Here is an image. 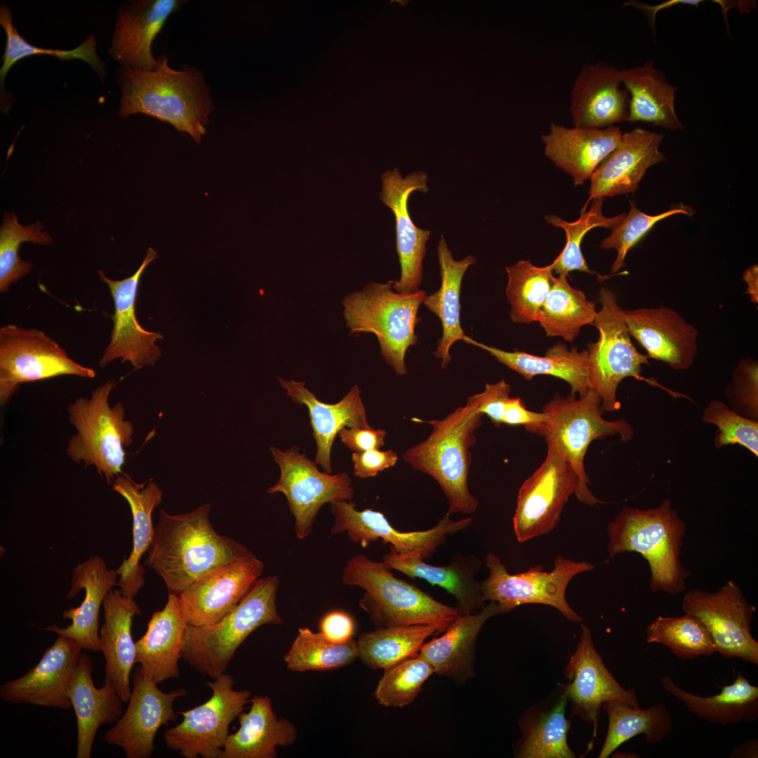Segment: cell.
<instances>
[{"instance_id":"cell-63","label":"cell","mask_w":758,"mask_h":758,"mask_svg":"<svg viewBox=\"0 0 758 758\" xmlns=\"http://www.w3.org/2000/svg\"><path fill=\"white\" fill-rule=\"evenodd\" d=\"M731 758H757L758 740L749 739L737 746L730 754Z\"/></svg>"},{"instance_id":"cell-9","label":"cell","mask_w":758,"mask_h":758,"mask_svg":"<svg viewBox=\"0 0 758 758\" xmlns=\"http://www.w3.org/2000/svg\"><path fill=\"white\" fill-rule=\"evenodd\" d=\"M547 418L538 433L547 447L552 448L572 466L579 479L575 494L578 500L589 506L602 503L590 491L584 458L591 442L610 435L619 434L623 441L632 439L634 431L625 420L609 421L602 416L604 409L598 394L588 390L578 399L571 394L557 397L545 405Z\"/></svg>"},{"instance_id":"cell-29","label":"cell","mask_w":758,"mask_h":758,"mask_svg":"<svg viewBox=\"0 0 758 758\" xmlns=\"http://www.w3.org/2000/svg\"><path fill=\"white\" fill-rule=\"evenodd\" d=\"M102 606L104 623L100 631L99 646L105 660V683L112 684L123 702L131 695V672L135 664V642L131 634L133 618L141 615L133 597L111 589Z\"/></svg>"},{"instance_id":"cell-62","label":"cell","mask_w":758,"mask_h":758,"mask_svg":"<svg viewBox=\"0 0 758 758\" xmlns=\"http://www.w3.org/2000/svg\"><path fill=\"white\" fill-rule=\"evenodd\" d=\"M743 280L747 284V293L752 302H758V267L753 265L745 270Z\"/></svg>"},{"instance_id":"cell-56","label":"cell","mask_w":758,"mask_h":758,"mask_svg":"<svg viewBox=\"0 0 758 758\" xmlns=\"http://www.w3.org/2000/svg\"><path fill=\"white\" fill-rule=\"evenodd\" d=\"M510 385L504 380L493 384L486 383L484 390L472 397L479 413L488 416L496 427L503 424L505 406L510 398Z\"/></svg>"},{"instance_id":"cell-61","label":"cell","mask_w":758,"mask_h":758,"mask_svg":"<svg viewBox=\"0 0 758 758\" xmlns=\"http://www.w3.org/2000/svg\"><path fill=\"white\" fill-rule=\"evenodd\" d=\"M701 2V0H669L665 2L660 3L657 5H649L644 3H641L636 1H629L623 4V6H632L637 9L641 11L647 17L648 20L655 31L656 26V17L658 13L663 9L671 8L672 6L684 4L691 5L698 7Z\"/></svg>"},{"instance_id":"cell-38","label":"cell","mask_w":758,"mask_h":758,"mask_svg":"<svg viewBox=\"0 0 758 758\" xmlns=\"http://www.w3.org/2000/svg\"><path fill=\"white\" fill-rule=\"evenodd\" d=\"M437 255L441 284L439 289L427 295L423 303L441 321L442 335L438 340L433 354L441 359V366L445 368L452 357L451 345L458 340L471 344L472 338L467 336L460 323V291L463 277L467 268L474 264L475 258L468 255L456 260L441 234L437 246Z\"/></svg>"},{"instance_id":"cell-59","label":"cell","mask_w":758,"mask_h":758,"mask_svg":"<svg viewBox=\"0 0 758 758\" xmlns=\"http://www.w3.org/2000/svg\"><path fill=\"white\" fill-rule=\"evenodd\" d=\"M387 432L383 429L343 428L338 433L341 441L354 452L380 449L385 445Z\"/></svg>"},{"instance_id":"cell-1","label":"cell","mask_w":758,"mask_h":758,"mask_svg":"<svg viewBox=\"0 0 758 758\" xmlns=\"http://www.w3.org/2000/svg\"><path fill=\"white\" fill-rule=\"evenodd\" d=\"M210 504L172 515L159 510L145 563L159 576L168 592L180 594L210 571L253 553L218 533L209 520Z\"/></svg>"},{"instance_id":"cell-45","label":"cell","mask_w":758,"mask_h":758,"mask_svg":"<svg viewBox=\"0 0 758 758\" xmlns=\"http://www.w3.org/2000/svg\"><path fill=\"white\" fill-rule=\"evenodd\" d=\"M564 693L552 706L526 715L521 721V738L516 757L521 758H573L567 743L570 722L565 717Z\"/></svg>"},{"instance_id":"cell-55","label":"cell","mask_w":758,"mask_h":758,"mask_svg":"<svg viewBox=\"0 0 758 758\" xmlns=\"http://www.w3.org/2000/svg\"><path fill=\"white\" fill-rule=\"evenodd\" d=\"M758 365L752 359H745L737 366L728 387L731 399L757 411Z\"/></svg>"},{"instance_id":"cell-46","label":"cell","mask_w":758,"mask_h":758,"mask_svg":"<svg viewBox=\"0 0 758 758\" xmlns=\"http://www.w3.org/2000/svg\"><path fill=\"white\" fill-rule=\"evenodd\" d=\"M508 281L505 289L510 305V318L519 324L538 321L540 311L553 284L552 263L545 267L520 260L505 268Z\"/></svg>"},{"instance_id":"cell-2","label":"cell","mask_w":758,"mask_h":758,"mask_svg":"<svg viewBox=\"0 0 758 758\" xmlns=\"http://www.w3.org/2000/svg\"><path fill=\"white\" fill-rule=\"evenodd\" d=\"M157 59L159 66L152 71L121 67L119 115L125 119L135 114L154 117L201 143L215 109L204 75L194 67L174 69L165 55Z\"/></svg>"},{"instance_id":"cell-33","label":"cell","mask_w":758,"mask_h":758,"mask_svg":"<svg viewBox=\"0 0 758 758\" xmlns=\"http://www.w3.org/2000/svg\"><path fill=\"white\" fill-rule=\"evenodd\" d=\"M93 662L87 654L80 656L67 693L77 726V758H90L95 734L102 724L116 723L123 712L122 700L114 686H95Z\"/></svg>"},{"instance_id":"cell-51","label":"cell","mask_w":758,"mask_h":758,"mask_svg":"<svg viewBox=\"0 0 758 758\" xmlns=\"http://www.w3.org/2000/svg\"><path fill=\"white\" fill-rule=\"evenodd\" d=\"M604 198L592 200L588 211L580 213L575 222H567L554 215L545 216V220L555 227L564 230L566 243L561 253L552 262L553 271L558 275L568 276L570 272L577 270L594 274L590 270L581 251V243L585 234L596 227L613 228L625 216V213L607 218L602 213Z\"/></svg>"},{"instance_id":"cell-7","label":"cell","mask_w":758,"mask_h":758,"mask_svg":"<svg viewBox=\"0 0 758 758\" xmlns=\"http://www.w3.org/2000/svg\"><path fill=\"white\" fill-rule=\"evenodd\" d=\"M393 280L371 282L361 291L349 293L342 301L350 333H371L380 344L385 361L398 375L407 374L405 356L416 344L418 312L427 295L425 291L401 294L393 289Z\"/></svg>"},{"instance_id":"cell-24","label":"cell","mask_w":758,"mask_h":758,"mask_svg":"<svg viewBox=\"0 0 758 758\" xmlns=\"http://www.w3.org/2000/svg\"><path fill=\"white\" fill-rule=\"evenodd\" d=\"M184 0H133L121 5L112 34L109 54L124 68L152 71L159 66L152 44L169 16Z\"/></svg>"},{"instance_id":"cell-41","label":"cell","mask_w":758,"mask_h":758,"mask_svg":"<svg viewBox=\"0 0 758 758\" xmlns=\"http://www.w3.org/2000/svg\"><path fill=\"white\" fill-rule=\"evenodd\" d=\"M620 73L630 95L627 121L651 123L669 129L683 128L674 108L677 88L653 67L652 62L620 69Z\"/></svg>"},{"instance_id":"cell-10","label":"cell","mask_w":758,"mask_h":758,"mask_svg":"<svg viewBox=\"0 0 758 758\" xmlns=\"http://www.w3.org/2000/svg\"><path fill=\"white\" fill-rule=\"evenodd\" d=\"M599 300L601 309L593 325L598 329L599 336L596 343L588 345V385L590 390L599 396L604 411H613L620 407L616 392L624 378L632 377L659 385L641 376V366L651 364L649 358L639 352L632 343L625 321L624 310L620 307L616 294L601 288Z\"/></svg>"},{"instance_id":"cell-23","label":"cell","mask_w":758,"mask_h":758,"mask_svg":"<svg viewBox=\"0 0 758 758\" xmlns=\"http://www.w3.org/2000/svg\"><path fill=\"white\" fill-rule=\"evenodd\" d=\"M82 646L58 635L39 662L23 676L3 684L1 698L12 704H32L69 710L67 691L77 667Z\"/></svg>"},{"instance_id":"cell-8","label":"cell","mask_w":758,"mask_h":758,"mask_svg":"<svg viewBox=\"0 0 758 758\" xmlns=\"http://www.w3.org/2000/svg\"><path fill=\"white\" fill-rule=\"evenodd\" d=\"M115 385V380H107L90 397H79L67 407L69 423L77 430L68 441L67 456L76 463L95 467L107 484L123 473L124 448L133 442L134 427L124 418L123 404L111 407L109 402Z\"/></svg>"},{"instance_id":"cell-36","label":"cell","mask_w":758,"mask_h":758,"mask_svg":"<svg viewBox=\"0 0 758 758\" xmlns=\"http://www.w3.org/2000/svg\"><path fill=\"white\" fill-rule=\"evenodd\" d=\"M391 569L411 578H420L438 585L452 594L459 615L474 613L486 601L475 576L481 561L472 555L454 554L446 566H434L423 559L400 554L390 547L383 561Z\"/></svg>"},{"instance_id":"cell-31","label":"cell","mask_w":758,"mask_h":758,"mask_svg":"<svg viewBox=\"0 0 758 758\" xmlns=\"http://www.w3.org/2000/svg\"><path fill=\"white\" fill-rule=\"evenodd\" d=\"M287 396L298 404L305 405L309 411L312 434L317 443L314 462L326 473L332 472L331 448L336 435L344 427L370 428L364 405L357 385L338 403L330 404L319 401L305 387L304 382L285 380L277 378Z\"/></svg>"},{"instance_id":"cell-53","label":"cell","mask_w":758,"mask_h":758,"mask_svg":"<svg viewBox=\"0 0 758 758\" xmlns=\"http://www.w3.org/2000/svg\"><path fill=\"white\" fill-rule=\"evenodd\" d=\"M693 209L680 204L671 209L656 215L644 213L630 201V209L627 215L613 227L611 234L601 243L604 250L614 248L617 256L611 267V273L618 272L625 265V259L629 251L633 248L659 221L677 214L691 216Z\"/></svg>"},{"instance_id":"cell-52","label":"cell","mask_w":758,"mask_h":758,"mask_svg":"<svg viewBox=\"0 0 758 758\" xmlns=\"http://www.w3.org/2000/svg\"><path fill=\"white\" fill-rule=\"evenodd\" d=\"M384 670L374 696L380 705L395 707L411 704L434 673L433 667L419 653Z\"/></svg>"},{"instance_id":"cell-6","label":"cell","mask_w":758,"mask_h":758,"mask_svg":"<svg viewBox=\"0 0 758 758\" xmlns=\"http://www.w3.org/2000/svg\"><path fill=\"white\" fill-rule=\"evenodd\" d=\"M391 570L383 561L357 555L348 561L343 571V583L365 591L359 605L378 628L415 624L448 627L459 615L456 607L396 578Z\"/></svg>"},{"instance_id":"cell-14","label":"cell","mask_w":758,"mask_h":758,"mask_svg":"<svg viewBox=\"0 0 758 758\" xmlns=\"http://www.w3.org/2000/svg\"><path fill=\"white\" fill-rule=\"evenodd\" d=\"M270 451L279 466L281 475L267 492L284 494L295 517L298 538H305L310 534L317 514L324 504L351 501L353 498L351 479L346 473L321 472L317 464L305 453H300L297 446L284 451L270 447Z\"/></svg>"},{"instance_id":"cell-34","label":"cell","mask_w":758,"mask_h":758,"mask_svg":"<svg viewBox=\"0 0 758 758\" xmlns=\"http://www.w3.org/2000/svg\"><path fill=\"white\" fill-rule=\"evenodd\" d=\"M499 613L503 614L499 604L490 601L478 612L458 615L442 636L423 644L418 653L434 673L465 683L474 675V650L480 630L488 619Z\"/></svg>"},{"instance_id":"cell-19","label":"cell","mask_w":758,"mask_h":758,"mask_svg":"<svg viewBox=\"0 0 758 758\" xmlns=\"http://www.w3.org/2000/svg\"><path fill=\"white\" fill-rule=\"evenodd\" d=\"M157 257V252L148 248L136 272L122 280L112 279L102 270H98L100 279L109 289L114 305L109 342L98 361L101 368L121 359L122 363L129 361L134 368H140L154 365L161 357V350L156 341L163 339V335L145 330L135 316V302L142 274Z\"/></svg>"},{"instance_id":"cell-48","label":"cell","mask_w":758,"mask_h":758,"mask_svg":"<svg viewBox=\"0 0 758 758\" xmlns=\"http://www.w3.org/2000/svg\"><path fill=\"white\" fill-rule=\"evenodd\" d=\"M358 657L357 642L353 638L344 643H334L320 632L300 627L284 660L293 672L327 671L346 666Z\"/></svg>"},{"instance_id":"cell-4","label":"cell","mask_w":758,"mask_h":758,"mask_svg":"<svg viewBox=\"0 0 758 758\" xmlns=\"http://www.w3.org/2000/svg\"><path fill=\"white\" fill-rule=\"evenodd\" d=\"M482 416L470 397L464 406L442 420L411 419L428 423L432 430L426 439L407 449L402 458L439 484L448 502V515L472 514L478 507L467 480L472 462L470 449L477 442L474 433L481 425Z\"/></svg>"},{"instance_id":"cell-26","label":"cell","mask_w":758,"mask_h":758,"mask_svg":"<svg viewBox=\"0 0 758 758\" xmlns=\"http://www.w3.org/2000/svg\"><path fill=\"white\" fill-rule=\"evenodd\" d=\"M663 138L640 128L623 133L618 147L592 175L589 198L580 213L594 199L634 192L647 169L665 159L659 150Z\"/></svg>"},{"instance_id":"cell-58","label":"cell","mask_w":758,"mask_h":758,"mask_svg":"<svg viewBox=\"0 0 758 758\" xmlns=\"http://www.w3.org/2000/svg\"><path fill=\"white\" fill-rule=\"evenodd\" d=\"M547 418L545 412L528 410L519 397H510L506 404L503 424L523 425L528 432L538 433Z\"/></svg>"},{"instance_id":"cell-27","label":"cell","mask_w":758,"mask_h":758,"mask_svg":"<svg viewBox=\"0 0 758 758\" xmlns=\"http://www.w3.org/2000/svg\"><path fill=\"white\" fill-rule=\"evenodd\" d=\"M622 85L620 69L601 63L585 65L571 91L574 126L604 128L627 121L630 95Z\"/></svg>"},{"instance_id":"cell-20","label":"cell","mask_w":758,"mask_h":758,"mask_svg":"<svg viewBox=\"0 0 758 758\" xmlns=\"http://www.w3.org/2000/svg\"><path fill=\"white\" fill-rule=\"evenodd\" d=\"M264 564L253 554L218 566L192 583L180 594L187 623L211 625L234 609L262 576Z\"/></svg>"},{"instance_id":"cell-25","label":"cell","mask_w":758,"mask_h":758,"mask_svg":"<svg viewBox=\"0 0 758 758\" xmlns=\"http://www.w3.org/2000/svg\"><path fill=\"white\" fill-rule=\"evenodd\" d=\"M631 337L649 359L677 371L688 369L698 352V330L674 310L666 306L624 310Z\"/></svg>"},{"instance_id":"cell-13","label":"cell","mask_w":758,"mask_h":758,"mask_svg":"<svg viewBox=\"0 0 758 758\" xmlns=\"http://www.w3.org/2000/svg\"><path fill=\"white\" fill-rule=\"evenodd\" d=\"M234 684L232 676L225 673L207 681L211 697L192 709L177 712L183 720L164 732L166 747L186 758H220L230 725L251 694L248 690H234Z\"/></svg>"},{"instance_id":"cell-22","label":"cell","mask_w":758,"mask_h":758,"mask_svg":"<svg viewBox=\"0 0 758 758\" xmlns=\"http://www.w3.org/2000/svg\"><path fill=\"white\" fill-rule=\"evenodd\" d=\"M568 680L564 693L572 705L573 712L592 724L593 740L597 736L598 722L603 703L616 700L632 707H639L634 689H625L605 666L595 649L591 632L582 625L577 648L565 670Z\"/></svg>"},{"instance_id":"cell-18","label":"cell","mask_w":758,"mask_h":758,"mask_svg":"<svg viewBox=\"0 0 758 758\" xmlns=\"http://www.w3.org/2000/svg\"><path fill=\"white\" fill-rule=\"evenodd\" d=\"M128 707L114 726L103 736L105 743L123 749L128 758H149L154 740L161 726L175 722V700L187 694L184 689L170 693L161 691L140 667L133 674Z\"/></svg>"},{"instance_id":"cell-5","label":"cell","mask_w":758,"mask_h":758,"mask_svg":"<svg viewBox=\"0 0 758 758\" xmlns=\"http://www.w3.org/2000/svg\"><path fill=\"white\" fill-rule=\"evenodd\" d=\"M279 585L276 576L260 578L238 605L217 622L204 626L188 624L182 658L213 679L225 673L235 651L251 633L265 624L283 623L276 604Z\"/></svg>"},{"instance_id":"cell-43","label":"cell","mask_w":758,"mask_h":758,"mask_svg":"<svg viewBox=\"0 0 758 758\" xmlns=\"http://www.w3.org/2000/svg\"><path fill=\"white\" fill-rule=\"evenodd\" d=\"M447 628L438 624H415L364 632L357 641L359 657L370 668L385 670L418 654L427 637Z\"/></svg>"},{"instance_id":"cell-16","label":"cell","mask_w":758,"mask_h":758,"mask_svg":"<svg viewBox=\"0 0 758 758\" xmlns=\"http://www.w3.org/2000/svg\"><path fill=\"white\" fill-rule=\"evenodd\" d=\"M578 477L571 464L547 447L541 465L518 491L512 519L517 540L524 543L547 534L558 525L563 509L578 489Z\"/></svg>"},{"instance_id":"cell-37","label":"cell","mask_w":758,"mask_h":758,"mask_svg":"<svg viewBox=\"0 0 758 758\" xmlns=\"http://www.w3.org/2000/svg\"><path fill=\"white\" fill-rule=\"evenodd\" d=\"M249 702L250 710L238 716L239 728L228 736L220 758H275L277 747L296 740L295 726L277 718L268 696H254Z\"/></svg>"},{"instance_id":"cell-32","label":"cell","mask_w":758,"mask_h":758,"mask_svg":"<svg viewBox=\"0 0 758 758\" xmlns=\"http://www.w3.org/2000/svg\"><path fill=\"white\" fill-rule=\"evenodd\" d=\"M187 625L179 594L168 592L166 604L153 613L145 634L135 642V663L157 684L180 676L178 661Z\"/></svg>"},{"instance_id":"cell-40","label":"cell","mask_w":758,"mask_h":758,"mask_svg":"<svg viewBox=\"0 0 758 758\" xmlns=\"http://www.w3.org/2000/svg\"><path fill=\"white\" fill-rule=\"evenodd\" d=\"M471 345L488 352L496 359L516 371L528 380L538 375L561 378L568 383L571 394H585L590 387L587 379L588 351L568 350L565 344L557 343L550 347L543 357L516 350L507 352L491 347L472 339Z\"/></svg>"},{"instance_id":"cell-30","label":"cell","mask_w":758,"mask_h":758,"mask_svg":"<svg viewBox=\"0 0 758 758\" xmlns=\"http://www.w3.org/2000/svg\"><path fill=\"white\" fill-rule=\"evenodd\" d=\"M622 135L620 128L614 126L567 128L552 122L549 133L542 139L546 156L569 173L577 186L591 178L603 160L618 147Z\"/></svg>"},{"instance_id":"cell-12","label":"cell","mask_w":758,"mask_h":758,"mask_svg":"<svg viewBox=\"0 0 758 758\" xmlns=\"http://www.w3.org/2000/svg\"><path fill=\"white\" fill-rule=\"evenodd\" d=\"M64 375L95 376L44 332L7 324L0 328V403L5 405L25 383Z\"/></svg>"},{"instance_id":"cell-39","label":"cell","mask_w":758,"mask_h":758,"mask_svg":"<svg viewBox=\"0 0 758 758\" xmlns=\"http://www.w3.org/2000/svg\"><path fill=\"white\" fill-rule=\"evenodd\" d=\"M663 689L681 701L686 709L698 717L723 725L750 723L758 718V686L738 673L730 684L722 687L720 693L701 696L677 685L668 675L661 679Z\"/></svg>"},{"instance_id":"cell-42","label":"cell","mask_w":758,"mask_h":758,"mask_svg":"<svg viewBox=\"0 0 758 758\" xmlns=\"http://www.w3.org/2000/svg\"><path fill=\"white\" fill-rule=\"evenodd\" d=\"M602 707L608 715V730L599 758L609 757L618 747L636 736L644 734L647 743L660 742L672 733V722L667 707L655 704L646 709L610 700Z\"/></svg>"},{"instance_id":"cell-54","label":"cell","mask_w":758,"mask_h":758,"mask_svg":"<svg viewBox=\"0 0 758 758\" xmlns=\"http://www.w3.org/2000/svg\"><path fill=\"white\" fill-rule=\"evenodd\" d=\"M705 423L718 427L715 446L739 444L758 456V423L740 415L724 402L712 400L705 408L703 416Z\"/></svg>"},{"instance_id":"cell-57","label":"cell","mask_w":758,"mask_h":758,"mask_svg":"<svg viewBox=\"0 0 758 758\" xmlns=\"http://www.w3.org/2000/svg\"><path fill=\"white\" fill-rule=\"evenodd\" d=\"M354 474L361 479L376 476L380 472L393 467L398 460L397 454L391 449H373L354 452L352 456Z\"/></svg>"},{"instance_id":"cell-60","label":"cell","mask_w":758,"mask_h":758,"mask_svg":"<svg viewBox=\"0 0 758 758\" xmlns=\"http://www.w3.org/2000/svg\"><path fill=\"white\" fill-rule=\"evenodd\" d=\"M319 629L320 632L329 641L344 643L353 638L355 624L348 613L333 611L321 618Z\"/></svg>"},{"instance_id":"cell-44","label":"cell","mask_w":758,"mask_h":758,"mask_svg":"<svg viewBox=\"0 0 758 758\" xmlns=\"http://www.w3.org/2000/svg\"><path fill=\"white\" fill-rule=\"evenodd\" d=\"M567 277H554L538 321L547 336L561 337L572 343L583 326L594 324L597 312L594 302L573 288Z\"/></svg>"},{"instance_id":"cell-47","label":"cell","mask_w":758,"mask_h":758,"mask_svg":"<svg viewBox=\"0 0 758 758\" xmlns=\"http://www.w3.org/2000/svg\"><path fill=\"white\" fill-rule=\"evenodd\" d=\"M0 25L5 30L6 35L3 65L0 69L1 111L4 112L6 107L4 81L6 74L17 61L27 56L47 55L64 60L79 59L84 61L95 70L100 80L103 81L105 77V63L96 53V41L93 35H90L86 40L72 50L65 51L34 46L19 34L13 24L11 10L4 4L0 6Z\"/></svg>"},{"instance_id":"cell-21","label":"cell","mask_w":758,"mask_h":758,"mask_svg":"<svg viewBox=\"0 0 758 758\" xmlns=\"http://www.w3.org/2000/svg\"><path fill=\"white\" fill-rule=\"evenodd\" d=\"M427 180L425 172L415 171L404 178L397 168L381 174L380 198L395 218L397 252L401 266L400 279L394 281L392 287L401 294L418 291L423 280V261L430 232L414 224L408 213V199L413 192L426 193Z\"/></svg>"},{"instance_id":"cell-17","label":"cell","mask_w":758,"mask_h":758,"mask_svg":"<svg viewBox=\"0 0 758 758\" xmlns=\"http://www.w3.org/2000/svg\"><path fill=\"white\" fill-rule=\"evenodd\" d=\"M355 507L354 503L347 500L331 504L334 516L331 535L345 532L353 543L363 547L382 539L397 552L423 560L432 557L448 536L467 528L472 521L471 517L453 521L446 514L430 529L402 532L394 528L381 512L371 509L357 510Z\"/></svg>"},{"instance_id":"cell-50","label":"cell","mask_w":758,"mask_h":758,"mask_svg":"<svg viewBox=\"0 0 758 758\" xmlns=\"http://www.w3.org/2000/svg\"><path fill=\"white\" fill-rule=\"evenodd\" d=\"M44 225L37 221L24 226L14 213H5L0 227V292L6 293L12 284L27 275L32 269L30 261L20 258L18 251L24 242L49 246L53 237L43 232Z\"/></svg>"},{"instance_id":"cell-35","label":"cell","mask_w":758,"mask_h":758,"mask_svg":"<svg viewBox=\"0 0 758 758\" xmlns=\"http://www.w3.org/2000/svg\"><path fill=\"white\" fill-rule=\"evenodd\" d=\"M112 488L128 502L133 516V549L117 571L120 576L119 590L133 598L145 583V569L140 561L152 543L154 531L152 514L161 503L163 493L156 483L147 481L138 484L124 473L115 478Z\"/></svg>"},{"instance_id":"cell-3","label":"cell","mask_w":758,"mask_h":758,"mask_svg":"<svg viewBox=\"0 0 758 758\" xmlns=\"http://www.w3.org/2000/svg\"><path fill=\"white\" fill-rule=\"evenodd\" d=\"M686 528L667 498L648 510L624 507L608 524L607 561L624 552H637L649 565L650 590L677 594L685 590L691 574L680 561Z\"/></svg>"},{"instance_id":"cell-11","label":"cell","mask_w":758,"mask_h":758,"mask_svg":"<svg viewBox=\"0 0 758 758\" xmlns=\"http://www.w3.org/2000/svg\"><path fill=\"white\" fill-rule=\"evenodd\" d=\"M485 564L488 575L480 582L481 594L485 601L499 604L503 614L522 604H540L555 608L571 621L583 620L568 604L566 591L574 576L594 568L592 564L575 561L559 555L550 572L544 571L543 567L538 565L524 572L512 574L500 559L490 552L485 558Z\"/></svg>"},{"instance_id":"cell-28","label":"cell","mask_w":758,"mask_h":758,"mask_svg":"<svg viewBox=\"0 0 758 758\" xmlns=\"http://www.w3.org/2000/svg\"><path fill=\"white\" fill-rule=\"evenodd\" d=\"M118 576L117 569H108L98 555L78 564L73 571L72 587L65 599L74 597L81 590H85V597L79 606L62 611V618L71 619L72 624L65 628L52 624L43 630L72 639L84 649L99 651L100 609L108 592L118 585Z\"/></svg>"},{"instance_id":"cell-15","label":"cell","mask_w":758,"mask_h":758,"mask_svg":"<svg viewBox=\"0 0 758 758\" xmlns=\"http://www.w3.org/2000/svg\"><path fill=\"white\" fill-rule=\"evenodd\" d=\"M682 610L705 626L717 653L758 665V641L751 634L756 607L746 600L734 580L714 592L690 590L683 598Z\"/></svg>"},{"instance_id":"cell-49","label":"cell","mask_w":758,"mask_h":758,"mask_svg":"<svg viewBox=\"0 0 758 758\" xmlns=\"http://www.w3.org/2000/svg\"><path fill=\"white\" fill-rule=\"evenodd\" d=\"M646 640L649 644L666 646L684 660L710 656L716 652V646L705 626L689 613L681 617L658 616L647 626Z\"/></svg>"}]
</instances>
